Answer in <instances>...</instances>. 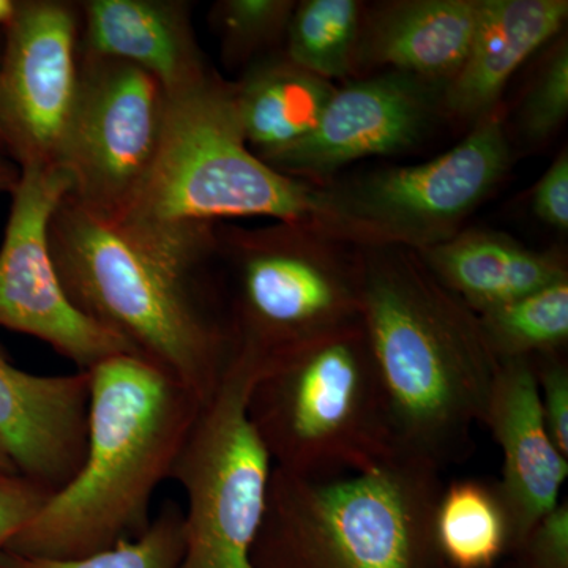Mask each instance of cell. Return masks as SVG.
Instances as JSON below:
<instances>
[{"label": "cell", "mask_w": 568, "mask_h": 568, "mask_svg": "<svg viewBox=\"0 0 568 568\" xmlns=\"http://www.w3.org/2000/svg\"><path fill=\"white\" fill-rule=\"evenodd\" d=\"M219 224L103 222L69 194L52 216L50 245L74 306L162 366L203 403L215 394L230 339L205 293Z\"/></svg>", "instance_id": "cell-1"}, {"label": "cell", "mask_w": 568, "mask_h": 568, "mask_svg": "<svg viewBox=\"0 0 568 568\" xmlns=\"http://www.w3.org/2000/svg\"><path fill=\"white\" fill-rule=\"evenodd\" d=\"M362 324L390 409L396 454L443 470L476 450L499 362L478 316L414 250L358 248Z\"/></svg>", "instance_id": "cell-2"}, {"label": "cell", "mask_w": 568, "mask_h": 568, "mask_svg": "<svg viewBox=\"0 0 568 568\" xmlns=\"http://www.w3.org/2000/svg\"><path fill=\"white\" fill-rule=\"evenodd\" d=\"M88 447L6 551L73 559L140 536L204 403L162 366L119 354L89 369Z\"/></svg>", "instance_id": "cell-3"}, {"label": "cell", "mask_w": 568, "mask_h": 568, "mask_svg": "<svg viewBox=\"0 0 568 568\" xmlns=\"http://www.w3.org/2000/svg\"><path fill=\"white\" fill-rule=\"evenodd\" d=\"M440 473L399 454L325 480L274 466L253 568H450L435 532Z\"/></svg>", "instance_id": "cell-4"}, {"label": "cell", "mask_w": 568, "mask_h": 568, "mask_svg": "<svg viewBox=\"0 0 568 568\" xmlns=\"http://www.w3.org/2000/svg\"><path fill=\"white\" fill-rule=\"evenodd\" d=\"M248 417L274 466L294 476H351L396 455L364 324L267 362L250 392Z\"/></svg>", "instance_id": "cell-5"}, {"label": "cell", "mask_w": 568, "mask_h": 568, "mask_svg": "<svg viewBox=\"0 0 568 568\" xmlns=\"http://www.w3.org/2000/svg\"><path fill=\"white\" fill-rule=\"evenodd\" d=\"M252 216L321 233L323 189L257 159L246 144L233 82L212 70L200 84L168 97L159 155L123 219L220 224Z\"/></svg>", "instance_id": "cell-6"}, {"label": "cell", "mask_w": 568, "mask_h": 568, "mask_svg": "<svg viewBox=\"0 0 568 568\" xmlns=\"http://www.w3.org/2000/svg\"><path fill=\"white\" fill-rule=\"evenodd\" d=\"M219 256L233 274L231 351L267 364L362 324L357 254L298 223L244 230L220 226Z\"/></svg>", "instance_id": "cell-7"}, {"label": "cell", "mask_w": 568, "mask_h": 568, "mask_svg": "<svg viewBox=\"0 0 568 568\" xmlns=\"http://www.w3.org/2000/svg\"><path fill=\"white\" fill-rule=\"evenodd\" d=\"M263 362L231 351L219 388L201 407L171 473L185 493L179 568H253L274 462L248 417Z\"/></svg>", "instance_id": "cell-8"}, {"label": "cell", "mask_w": 568, "mask_h": 568, "mask_svg": "<svg viewBox=\"0 0 568 568\" xmlns=\"http://www.w3.org/2000/svg\"><path fill=\"white\" fill-rule=\"evenodd\" d=\"M510 164L503 112L493 111L454 149L414 166L323 183L321 234L343 244L429 248L459 233Z\"/></svg>", "instance_id": "cell-9"}, {"label": "cell", "mask_w": 568, "mask_h": 568, "mask_svg": "<svg viewBox=\"0 0 568 568\" xmlns=\"http://www.w3.org/2000/svg\"><path fill=\"white\" fill-rule=\"evenodd\" d=\"M166 114V92L152 74L80 48V85L59 159L71 200L103 222L122 220L155 164Z\"/></svg>", "instance_id": "cell-10"}, {"label": "cell", "mask_w": 568, "mask_h": 568, "mask_svg": "<svg viewBox=\"0 0 568 568\" xmlns=\"http://www.w3.org/2000/svg\"><path fill=\"white\" fill-rule=\"evenodd\" d=\"M70 192L71 179L63 168H21L0 246V327L40 339L89 372L134 351L81 313L63 290L52 260L50 227Z\"/></svg>", "instance_id": "cell-11"}, {"label": "cell", "mask_w": 568, "mask_h": 568, "mask_svg": "<svg viewBox=\"0 0 568 568\" xmlns=\"http://www.w3.org/2000/svg\"><path fill=\"white\" fill-rule=\"evenodd\" d=\"M80 7L26 0L3 31L0 130L20 168L59 166L80 85Z\"/></svg>", "instance_id": "cell-12"}, {"label": "cell", "mask_w": 568, "mask_h": 568, "mask_svg": "<svg viewBox=\"0 0 568 568\" xmlns=\"http://www.w3.org/2000/svg\"><path fill=\"white\" fill-rule=\"evenodd\" d=\"M443 91L395 70L347 82L336 88L308 136L264 163L290 178L323 185L346 164L413 148L440 111Z\"/></svg>", "instance_id": "cell-13"}, {"label": "cell", "mask_w": 568, "mask_h": 568, "mask_svg": "<svg viewBox=\"0 0 568 568\" xmlns=\"http://www.w3.org/2000/svg\"><path fill=\"white\" fill-rule=\"evenodd\" d=\"M91 373L40 376L0 346V444L14 469L55 493L77 476L88 447Z\"/></svg>", "instance_id": "cell-14"}, {"label": "cell", "mask_w": 568, "mask_h": 568, "mask_svg": "<svg viewBox=\"0 0 568 568\" xmlns=\"http://www.w3.org/2000/svg\"><path fill=\"white\" fill-rule=\"evenodd\" d=\"M480 424L503 452L496 487L507 511L510 555L559 506L568 477V457L552 443L541 414L532 358L499 362Z\"/></svg>", "instance_id": "cell-15"}, {"label": "cell", "mask_w": 568, "mask_h": 568, "mask_svg": "<svg viewBox=\"0 0 568 568\" xmlns=\"http://www.w3.org/2000/svg\"><path fill=\"white\" fill-rule=\"evenodd\" d=\"M82 51L148 71L168 97L189 91L211 73L181 0H88L80 6Z\"/></svg>", "instance_id": "cell-16"}, {"label": "cell", "mask_w": 568, "mask_h": 568, "mask_svg": "<svg viewBox=\"0 0 568 568\" xmlns=\"http://www.w3.org/2000/svg\"><path fill=\"white\" fill-rule=\"evenodd\" d=\"M567 17V0H480L469 51L444 88L440 111L474 123L487 118L511 74L562 31Z\"/></svg>", "instance_id": "cell-17"}, {"label": "cell", "mask_w": 568, "mask_h": 568, "mask_svg": "<svg viewBox=\"0 0 568 568\" xmlns=\"http://www.w3.org/2000/svg\"><path fill=\"white\" fill-rule=\"evenodd\" d=\"M480 0H399L365 14L357 70L386 65L446 88L462 69Z\"/></svg>", "instance_id": "cell-18"}, {"label": "cell", "mask_w": 568, "mask_h": 568, "mask_svg": "<svg viewBox=\"0 0 568 568\" xmlns=\"http://www.w3.org/2000/svg\"><path fill=\"white\" fill-rule=\"evenodd\" d=\"M416 253L437 282L476 315L568 280L560 254L536 252L491 231H459Z\"/></svg>", "instance_id": "cell-19"}, {"label": "cell", "mask_w": 568, "mask_h": 568, "mask_svg": "<svg viewBox=\"0 0 568 568\" xmlns=\"http://www.w3.org/2000/svg\"><path fill=\"white\" fill-rule=\"evenodd\" d=\"M233 85L246 144L263 162L308 136L336 91L284 51L246 67Z\"/></svg>", "instance_id": "cell-20"}, {"label": "cell", "mask_w": 568, "mask_h": 568, "mask_svg": "<svg viewBox=\"0 0 568 568\" xmlns=\"http://www.w3.org/2000/svg\"><path fill=\"white\" fill-rule=\"evenodd\" d=\"M437 547L450 568H495L510 549V529L496 484L452 481L435 514Z\"/></svg>", "instance_id": "cell-21"}, {"label": "cell", "mask_w": 568, "mask_h": 568, "mask_svg": "<svg viewBox=\"0 0 568 568\" xmlns=\"http://www.w3.org/2000/svg\"><path fill=\"white\" fill-rule=\"evenodd\" d=\"M364 11L357 0L297 3L287 26L284 54L324 80H345L357 70Z\"/></svg>", "instance_id": "cell-22"}, {"label": "cell", "mask_w": 568, "mask_h": 568, "mask_svg": "<svg viewBox=\"0 0 568 568\" xmlns=\"http://www.w3.org/2000/svg\"><path fill=\"white\" fill-rule=\"evenodd\" d=\"M477 316L497 362L560 353L568 339V280Z\"/></svg>", "instance_id": "cell-23"}, {"label": "cell", "mask_w": 568, "mask_h": 568, "mask_svg": "<svg viewBox=\"0 0 568 568\" xmlns=\"http://www.w3.org/2000/svg\"><path fill=\"white\" fill-rule=\"evenodd\" d=\"M183 548V508L168 500L140 536L114 547L73 559L31 558L3 551L0 568H179Z\"/></svg>", "instance_id": "cell-24"}, {"label": "cell", "mask_w": 568, "mask_h": 568, "mask_svg": "<svg viewBox=\"0 0 568 568\" xmlns=\"http://www.w3.org/2000/svg\"><path fill=\"white\" fill-rule=\"evenodd\" d=\"M294 0H222L213 6L211 21L227 65H252L274 54L286 39Z\"/></svg>", "instance_id": "cell-25"}, {"label": "cell", "mask_w": 568, "mask_h": 568, "mask_svg": "<svg viewBox=\"0 0 568 568\" xmlns=\"http://www.w3.org/2000/svg\"><path fill=\"white\" fill-rule=\"evenodd\" d=\"M568 112V47L560 41L538 71L519 110L526 140L538 144L558 132Z\"/></svg>", "instance_id": "cell-26"}, {"label": "cell", "mask_w": 568, "mask_h": 568, "mask_svg": "<svg viewBox=\"0 0 568 568\" xmlns=\"http://www.w3.org/2000/svg\"><path fill=\"white\" fill-rule=\"evenodd\" d=\"M503 568H568V500H560L504 559Z\"/></svg>", "instance_id": "cell-27"}, {"label": "cell", "mask_w": 568, "mask_h": 568, "mask_svg": "<svg viewBox=\"0 0 568 568\" xmlns=\"http://www.w3.org/2000/svg\"><path fill=\"white\" fill-rule=\"evenodd\" d=\"M541 414L552 443L568 457V364L560 353L532 358Z\"/></svg>", "instance_id": "cell-28"}, {"label": "cell", "mask_w": 568, "mask_h": 568, "mask_svg": "<svg viewBox=\"0 0 568 568\" xmlns=\"http://www.w3.org/2000/svg\"><path fill=\"white\" fill-rule=\"evenodd\" d=\"M51 495L47 488L20 474L0 473V555L39 514Z\"/></svg>", "instance_id": "cell-29"}, {"label": "cell", "mask_w": 568, "mask_h": 568, "mask_svg": "<svg viewBox=\"0 0 568 568\" xmlns=\"http://www.w3.org/2000/svg\"><path fill=\"white\" fill-rule=\"evenodd\" d=\"M537 219L559 233L568 231V156L560 153L537 182L532 196Z\"/></svg>", "instance_id": "cell-30"}, {"label": "cell", "mask_w": 568, "mask_h": 568, "mask_svg": "<svg viewBox=\"0 0 568 568\" xmlns=\"http://www.w3.org/2000/svg\"><path fill=\"white\" fill-rule=\"evenodd\" d=\"M21 178V168L10 156L0 153V194L13 193Z\"/></svg>", "instance_id": "cell-31"}, {"label": "cell", "mask_w": 568, "mask_h": 568, "mask_svg": "<svg viewBox=\"0 0 568 568\" xmlns=\"http://www.w3.org/2000/svg\"><path fill=\"white\" fill-rule=\"evenodd\" d=\"M18 6L20 2L17 0H0V29L2 31H6L17 17Z\"/></svg>", "instance_id": "cell-32"}, {"label": "cell", "mask_w": 568, "mask_h": 568, "mask_svg": "<svg viewBox=\"0 0 568 568\" xmlns=\"http://www.w3.org/2000/svg\"><path fill=\"white\" fill-rule=\"evenodd\" d=\"M0 473L2 474H18L17 469H14L13 463L7 455V452L3 450L2 444H0Z\"/></svg>", "instance_id": "cell-33"}, {"label": "cell", "mask_w": 568, "mask_h": 568, "mask_svg": "<svg viewBox=\"0 0 568 568\" xmlns=\"http://www.w3.org/2000/svg\"><path fill=\"white\" fill-rule=\"evenodd\" d=\"M0 153L9 156V153H7L6 141H3L2 130H0Z\"/></svg>", "instance_id": "cell-34"}]
</instances>
